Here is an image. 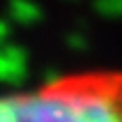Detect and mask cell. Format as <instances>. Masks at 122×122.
<instances>
[{
  "instance_id": "6da1fadb",
  "label": "cell",
  "mask_w": 122,
  "mask_h": 122,
  "mask_svg": "<svg viewBox=\"0 0 122 122\" xmlns=\"http://www.w3.org/2000/svg\"><path fill=\"white\" fill-rule=\"evenodd\" d=\"M0 122H122V69H76L2 92Z\"/></svg>"
}]
</instances>
